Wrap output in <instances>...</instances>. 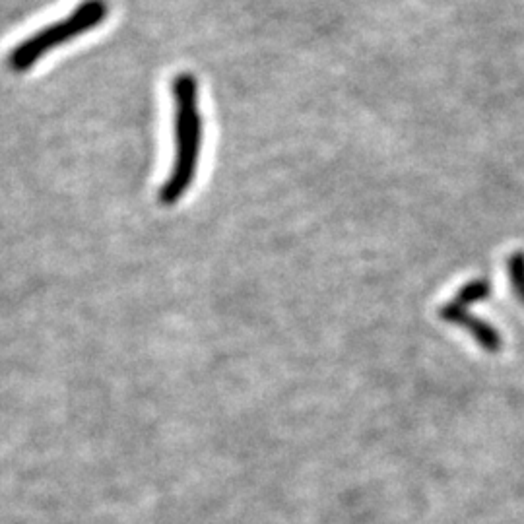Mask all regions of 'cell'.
Instances as JSON below:
<instances>
[{
  "label": "cell",
  "instance_id": "cell-1",
  "mask_svg": "<svg viewBox=\"0 0 524 524\" xmlns=\"http://www.w3.org/2000/svg\"><path fill=\"white\" fill-rule=\"evenodd\" d=\"M173 127H175V160L160 191V202L171 206L187 195L197 179L202 152V115L197 78L181 72L173 78Z\"/></svg>",
  "mask_w": 524,
  "mask_h": 524
},
{
  "label": "cell",
  "instance_id": "cell-2",
  "mask_svg": "<svg viewBox=\"0 0 524 524\" xmlns=\"http://www.w3.org/2000/svg\"><path fill=\"white\" fill-rule=\"evenodd\" d=\"M109 16L107 0H82L63 20L45 26L20 41L8 55V66L14 72L30 70L39 59L49 55L53 49L78 39L84 33L96 30Z\"/></svg>",
  "mask_w": 524,
  "mask_h": 524
},
{
  "label": "cell",
  "instance_id": "cell-3",
  "mask_svg": "<svg viewBox=\"0 0 524 524\" xmlns=\"http://www.w3.org/2000/svg\"><path fill=\"white\" fill-rule=\"evenodd\" d=\"M441 315H443L447 321L455 323V325L468 328V332L478 340V344H480L484 350L497 352V350L501 348V336H499V332H497L492 325H488L486 321H482V319L470 315L468 311H464V307L459 305V303L447 305V307L441 311Z\"/></svg>",
  "mask_w": 524,
  "mask_h": 524
},
{
  "label": "cell",
  "instance_id": "cell-4",
  "mask_svg": "<svg viewBox=\"0 0 524 524\" xmlns=\"http://www.w3.org/2000/svg\"><path fill=\"white\" fill-rule=\"evenodd\" d=\"M492 294V286L488 280H474L470 284H466L462 290H460L459 295H457V303L459 305H472L476 301H482L486 299L488 295Z\"/></svg>",
  "mask_w": 524,
  "mask_h": 524
},
{
  "label": "cell",
  "instance_id": "cell-5",
  "mask_svg": "<svg viewBox=\"0 0 524 524\" xmlns=\"http://www.w3.org/2000/svg\"><path fill=\"white\" fill-rule=\"evenodd\" d=\"M509 278L515 294L524 303V251H517L509 257Z\"/></svg>",
  "mask_w": 524,
  "mask_h": 524
}]
</instances>
